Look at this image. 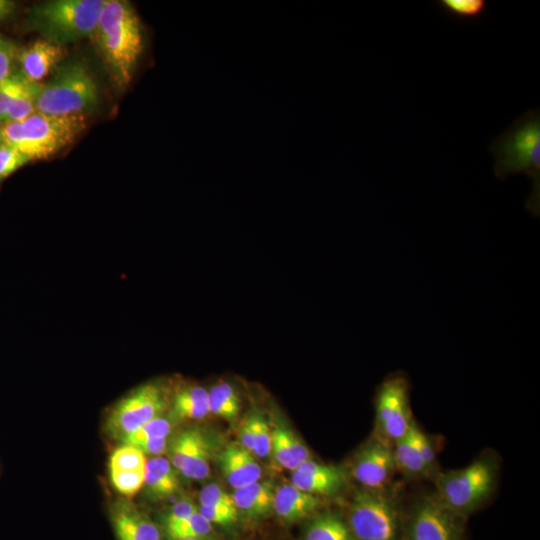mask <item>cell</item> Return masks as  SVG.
I'll list each match as a JSON object with an SVG mask.
<instances>
[{
    "mask_svg": "<svg viewBox=\"0 0 540 540\" xmlns=\"http://www.w3.org/2000/svg\"><path fill=\"white\" fill-rule=\"evenodd\" d=\"M92 36L113 84L125 90L144 50L143 29L131 3L106 0Z\"/></svg>",
    "mask_w": 540,
    "mask_h": 540,
    "instance_id": "cell-1",
    "label": "cell"
},
{
    "mask_svg": "<svg viewBox=\"0 0 540 540\" xmlns=\"http://www.w3.org/2000/svg\"><path fill=\"white\" fill-rule=\"evenodd\" d=\"M495 158L494 175L505 180L514 174H524L532 181V191L526 209L540 215V109L527 110L488 147Z\"/></svg>",
    "mask_w": 540,
    "mask_h": 540,
    "instance_id": "cell-2",
    "label": "cell"
},
{
    "mask_svg": "<svg viewBox=\"0 0 540 540\" xmlns=\"http://www.w3.org/2000/svg\"><path fill=\"white\" fill-rule=\"evenodd\" d=\"M86 115L55 116L35 112L0 125V142L32 161L51 157L69 146L86 127Z\"/></svg>",
    "mask_w": 540,
    "mask_h": 540,
    "instance_id": "cell-3",
    "label": "cell"
},
{
    "mask_svg": "<svg viewBox=\"0 0 540 540\" xmlns=\"http://www.w3.org/2000/svg\"><path fill=\"white\" fill-rule=\"evenodd\" d=\"M36 112L71 116L86 115L98 105L96 82L84 62L63 61L45 82H33Z\"/></svg>",
    "mask_w": 540,
    "mask_h": 540,
    "instance_id": "cell-4",
    "label": "cell"
},
{
    "mask_svg": "<svg viewBox=\"0 0 540 540\" xmlns=\"http://www.w3.org/2000/svg\"><path fill=\"white\" fill-rule=\"evenodd\" d=\"M105 1L50 0L36 4L29 11L28 28L65 47L93 34Z\"/></svg>",
    "mask_w": 540,
    "mask_h": 540,
    "instance_id": "cell-5",
    "label": "cell"
},
{
    "mask_svg": "<svg viewBox=\"0 0 540 540\" xmlns=\"http://www.w3.org/2000/svg\"><path fill=\"white\" fill-rule=\"evenodd\" d=\"M498 472L497 455L486 452L462 469L437 472L434 492L446 507L464 518L492 495Z\"/></svg>",
    "mask_w": 540,
    "mask_h": 540,
    "instance_id": "cell-6",
    "label": "cell"
},
{
    "mask_svg": "<svg viewBox=\"0 0 540 540\" xmlns=\"http://www.w3.org/2000/svg\"><path fill=\"white\" fill-rule=\"evenodd\" d=\"M398 495L391 487L360 489L349 508V528L357 540H400Z\"/></svg>",
    "mask_w": 540,
    "mask_h": 540,
    "instance_id": "cell-7",
    "label": "cell"
},
{
    "mask_svg": "<svg viewBox=\"0 0 540 540\" xmlns=\"http://www.w3.org/2000/svg\"><path fill=\"white\" fill-rule=\"evenodd\" d=\"M410 381L397 371L388 375L375 395L377 436L393 445L409 431L413 419L410 409Z\"/></svg>",
    "mask_w": 540,
    "mask_h": 540,
    "instance_id": "cell-8",
    "label": "cell"
},
{
    "mask_svg": "<svg viewBox=\"0 0 540 540\" xmlns=\"http://www.w3.org/2000/svg\"><path fill=\"white\" fill-rule=\"evenodd\" d=\"M167 388L158 381L142 384L119 400L109 412L106 430L121 439L158 417L167 405Z\"/></svg>",
    "mask_w": 540,
    "mask_h": 540,
    "instance_id": "cell-9",
    "label": "cell"
},
{
    "mask_svg": "<svg viewBox=\"0 0 540 540\" xmlns=\"http://www.w3.org/2000/svg\"><path fill=\"white\" fill-rule=\"evenodd\" d=\"M462 519L435 492L420 494L410 508L404 540H464Z\"/></svg>",
    "mask_w": 540,
    "mask_h": 540,
    "instance_id": "cell-10",
    "label": "cell"
},
{
    "mask_svg": "<svg viewBox=\"0 0 540 540\" xmlns=\"http://www.w3.org/2000/svg\"><path fill=\"white\" fill-rule=\"evenodd\" d=\"M395 471L392 445L378 436L359 451L351 469L353 478L368 490L389 488Z\"/></svg>",
    "mask_w": 540,
    "mask_h": 540,
    "instance_id": "cell-11",
    "label": "cell"
},
{
    "mask_svg": "<svg viewBox=\"0 0 540 540\" xmlns=\"http://www.w3.org/2000/svg\"><path fill=\"white\" fill-rule=\"evenodd\" d=\"M65 48L43 38L17 49L18 71L29 81L40 83L64 61Z\"/></svg>",
    "mask_w": 540,
    "mask_h": 540,
    "instance_id": "cell-12",
    "label": "cell"
},
{
    "mask_svg": "<svg viewBox=\"0 0 540 540\" xmlns=\"http://www.w3.org/2000/svg\"><path fill=\"white\" fill-rule=\"evenodd\" d=\"M347 476L339 467L311 459L301 464L291 475V483L300 490L318 496L335 495L346 486Z\"/></svg>",
    "mask_w": 540,
    "mask_h": 540,
    "instance_id": "cell-13",
    "label": "cell"
},
{
    "mask_svg": "<svg viewBox=\"0 0 540 540\" xmlns=\"http://www.w3.org/2000/svg\"><path fill=\"white\" fill-rule=\"evenodd\" d=\"M110 519L117 540H162L156 524L129 499H116L111 504Z\"/></svg>",
    "mask_w": 540,
    "mask_h": 540,
    "instance_id": "cell-14",
    "label": "cell"
},
{
    "mask_svg": "<svg viewBox=\"0 0 540 540\" xmlns=\"http://www.w3.org/2000/svg\"><path fill=\"white\" fill-rule=\"evenodd\" d=\"M222 472L235 489L259 481L262 469L252 453L241 445L231 444L219 455Z\"/></svg>",
    "mask_w": 540,
    "mask_h": 540,
    "instance_id": "cell-15",
    "label": "cell"
},
{
    "mask_svg": "<svg viewBox=\"0 0 540 540\" xmlns=\"http://www.w3.org/2000/svg\"><path fill=\"white\" fill-rule=\"evenodd\" d=\"M321 504L318 496L306 493L292 483L282 485L274 492L273 509L285 521L307 517Z\"/></svg>",
    "mask_w": 540,
    "mask_h": 540,
    "instance_id": "cell-16",
    "label": "cell"
},
{
    "mask_svg": "<svg viewBox=\"0 0 540 540\" xmlns=\"http://www.w3.org/2000/svg\"><path fill=\"white\" fill-rule=\"evenodd\" d=\"M170 413L176 420H198L206 417L210 413L207 389L190 383L178 386L171 398Z\"/></svg>",
    "mask_w": 540,
    "mask_h": 540,
    "instance_id": "cell-17",
    "label": "cell"
},
{
    "mask_svg": "<svg viewBox=\"0 0 540 540\" xmlns=\"http://www.w3.org/2000/svg\"><path fill=\"white\" fill-rule=\"evenodd\" d=\"M271 436V452L282 467L295 471L310 459L306 445L287 427L277 424Z\"/></svg>",
    "mask_w": 540,
    "mask_h": 540,
    "instance_id": "cell-18",
    "label": "cell"
},
{
    "mask_svg": "<svg viewBox=\"0 0 540 540\" xmlns=\"http://www.w3.org/2000/svg\"><path fill=\"white\" fill-rule=\"evenodd\" d=\"M415 427L413 421L407 434L392 445L395 468L410 479L432 478L418 450Z\"/></svg>",
    "mask_w": 540,
    "mask_h": 540,
    "instance_id": "cell-19",
    "label": "cell"
},
{
    "mask_svg": "<svg viewBox=\"0 0 540 540\" xmlns=\"http://www.w3.org/2000/svg\"><path fill=\"white\" fill-rule=\"evenodd\" d=\"M175 468L169 459L155 456L147 460L144 485L148 493L162 499L174 494L179 488V480Z\"/></svg>",
    "mask_w": 540,
    "mask_h": 540,
    "instance_id": "cell-20",
    "label": "cell"
},
{
    "mask_svg": "<svg viewBox=\"0 0 540 540\" xmlns=\"http://www.w3.org/2000/svg\"><path fill=\"white\" fill-rule=\"evenodd\" d=\"M232 498L236 508L248 516H263L273 509V485L268 481H257L245 487L235 489Z\"/></svg>",
    "mask_w": 540,
    "mask_h": 540,
    "instance_id": "cell-21",
    "label": "cell"
},
{
    "mask_svg": "<svg viewBox=\"0 0 540 540\" xmlns=\"http://www.w3.org/2000/svg\"><path fill=\"white\" fill-rule=\"evenodd\" d=\"M304 540H357L349 525L331 511L315 516L306 526Z\"/></svg>",
    "mask_w": 540,
    "mask_h": 540,
    "instance_id": "cell-22",
    "label": "cell"
},
{
    "mask_svg": "<svg viewBox=\"0 0 540 540\" xmlns=\"http://www.w3.org/2000/svg\"><path fill=\"white\" fill-rule=\"evenodd\" d=\"M208 391L209 411L226 420H234L240 412L241 402L232 383L220 380Z\"/></svg>",
    "mask_w": 540,
    "mask_h": 540,
    "instance_id": "cell-23",
    "label": "cell"
},
{
    "mask_svg": "<svg viewBox=\"0 0 540 540\" xmlns=\"http://www.w3.org/2000/svg\"><path fill=\"white\" fill-rule=\"evenodd\" d=\"M206 437L198 428H187L175 434L167 449L172 466L181 472Z\"/></svg>",
    "mask_w": 540,
    "mask_h": 540,
    "instance_id": "cell-24",
    "label": "cell"
},
{
    "mask_svg": "<svg viewBox=\"0 0 540 540\" xmlns=\"http://www.w3.org/2000/svg\"><path fill=\"white\" fill-rule=\"evenodd\" d=\"M437 6L448 16L460 21H475L487 11L485 0H438Z\"/></svg>",
    "mask_w": 540,
    "mask_h": 540,
    "instance_id": "cell-25",
    "label": "cell"
},
{
    "mask_svg": "<svg viewBox=\"0 0 540 540\" xmlns=\"http://www.w3.org/2000/svg\"><path fill=\"white\" fill-rule=\"evenodd\" d=\"M146 455L137 447L123 444L117 447L109 458V470L145 471Z\"/></svg>",
    "mask_w": 540,
    "mask_h": 540,
    "instance_id": "cell-26",
    "label": "cell"
},
{
    "mask_svg": "<svg viewBox=\"0 0 540 540\" xmlns=\"http://www.w3.org/2000/svg\"><path fill=\"white\" fill-rule=\"evenodd\" d=\"M211 523L206 520L199 511L195 512L189 518L167 526V534L171 540L180 539H201L211 532Z\"/></svg>",
    "mask_w": 540,
    "mask_h": 540,
    "instance_id": "cell-27",
    "label": "cell"
},
{
    "mask_svg": "<svg viewBox=\"0 0 540 540\" xmlns=\"http://www.w3.org/2000/svg\"><path fill=\"white\" fill-rule=\"evenodd\" d=\"M171 431L172 421L158 416L148 421L134 432L125 435L120 440L123 444L133 445L143 440L168 437Z\"/></svg>",
    "mask_w": 540,
    "mask_h": 540,
    "instance_id": "cell-28",
    "label": "cell"
},
{
    "mask_svg": "<svg viewBox=\"0 0 540 540\" xmlns=\"http://www.w3.org/2000/svg\"><path fill=\"white\" fill-rule=\"evenodd\" d=\"M110 481L124 497L134 496L144 485L145 471L109 470Z\"/></svg>",
    "mask_w": 540,
    "mask_h": 540,
    "instance_id": "cell-29",
    "label": "cell"
},
{
    "mask_svg": "<svg viewBox=\"0 0 540 540\" xmlns=\"http://www.w3.org/2000/svg\"><path fill=\"white\" fill-rule=\"evenodd\" d=\"M250 418L253 427V453L260 458H265L271 452V431L261 414L253 412V414L250 415Z\"/></svg>",
    "mask_w": 540,
    "mask_h": 540,
    "instance_id": "cell-30",
    "label": "cell"
},
{
    "mask_svg": "<svg viewBox=\"0 0 540 540\" xmlns=\"http://www.w3.org/2000/svg\"><path fill=\"white\" fill-rule=\"evenodd\" d=\"M31 161L26 155L0 142V183Z\"/></svg>",
    "mask_w": 540,
    "mask_h": 540,
    "instance_id": "cell-31",
    "label": "cell"
},
{
    "mask_svg": "<svg viewBox=\"0 0 540 540\" xmlns=\"http://www.w3.org/2000/svg\"><path fill=\"white\" fill-rule=\"evenodd\" d=\"M415 438L422 460L433 478L438 470L435 447L432 440L416 424Z\"/></svg>",
    "mask_w": 540,
    "mask_h": 540,
    "instance_id": "cell-32",
    "label": "cell"
},
{
    "mask_svg": "<svg viewBox=\"0 0 540 540\" xmlns=\"http://www.w3.org/2000/svg\"><path fill=\"white\" fill-rule=\"evenodd\" d=\"M20 77V72L15 70L10 77L0 82V125L5 123Z\"/></svg>",
    "mask_w": 540,
    "mask_h": 540,
    "instance_id": "cell-33",
    "label": "cell"
},
{
    "mask_svg": "<svg viewBox=\"0 0 540 540\" xmlns=\"http://www.w3.org/2000/svg\"><path fill=\"white\" fill-rule=\"evenodd\" d=\"M200 505L235 507L232 495L221 489L217 484H208L200 492Z\"/></svg>",
    "mask_w": 540,
    "mask_h": 540,
    "instance_id": "cell-34",
    "label": "cell"
},
{
    "mask_svg": "<svg viewBox=\"0 0 540 540\" xmlns=\"http://www.w3.org/2000/svg\"><path fill=\"white\" fill-rule=\"evenodd\" d=\"M17 48L11 40L0 33V82L15 71Z\"/></svg>",
    "mask_w": 540,
    "mask_h": 540,
    "instance_id": "cell-35",
    "label": "cell"
},
{
    "mask_svg": "<svg viewBox=\"0 0 540 540\" xmlns=\"http://www.w3.org/2000/svg\"><path fill=\"white\" fill-rule=\"evenodd\" d=\"M199 513L210 523L229 525L237 519V508L200 505Z\"/></svg>",
    "mask_w": 540,
    "mask_h": 540,
    "instance_id": "cell-36",
    "label": "cell"
},
{
    "mask_svg": "<svg viewBox=\"0 0 540 540\" xmlns=\"http://www.w3.org/2000/svg\"><path fill=\"white\" fill-rule=\"evenodd\" d=\"M198 511V508L194 505L193 502L187 499L179 500L175 505L170 509L166 516V527L179 523L195 512Z\"/></svg>",
    "mask_w": 540,
    "mask_h": 540,
    "instance_id": "cell-37",
    "label": "cell"
},
{
    "mask_svg": "<svg viewBox=\"0 0 540 540\" xmlns=\"http://www.w3.org/2000/svg\"><path fill=\"white\" fill-rule=\"evenodd\" d=\"M168 443H169L168 437H165V438H154V439L139 441L133 444L132 446L137 447L145 455L159 456L163 454L165 451H167Z\"/></svg>",
    "mask_w": 540,
    "mask_h": 540,
    "instance_id": "cell-38",
    "label": "cell"
},
{
    "mask_svg": "<svg viewBox=\"0 0 540 540\" xmlns=\"http://www.w3.org/2000/svg\"><path fill=\"white\" fill-rule=\"evenodd\" d=\"M241 446L253 453L254 441H253V427L250 416L243 422L240 428L239 434Z\"/></svg>",
    "mask_w": 540,
    "mask_h": 540,
    "instance_id": "cell-39",
    "label": "cell"
},
{
    "mask_svg": "<svg viewBox=\"0 0 540 540\" xmlns=\"http://www.w3.org/2000/svg\"><path fill=\"white\" fill-rule=\"evenodd\" d=\"M16 10V3L11 0H0V22L9 19Z\"/></svg>",
    "mask_w": 540,
    "mask_h": 540,
    "instance_id": "cell-40",
    "label": "cell"
},
{
    "mask_svg": "<svg viewBox=\"0 0 540 540\" xmlns=\"http://www.w3.org/2000/svg\"><path fill=\"white\" fill-rule=\"evenodd\" d=\"M180 540H201V539L187 538V539H180Z\"/></svg>",
    "mask_w": 540,
    "mask_h": 540,
    "instance_id": "cell-41",
    "label": "cell"
}]
</instances>
